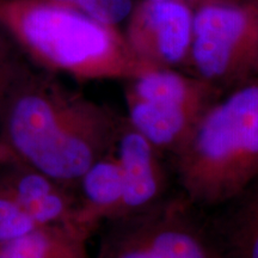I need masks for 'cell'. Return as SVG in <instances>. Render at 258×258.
<instances>
[{
    "mask_svg": "<svg viewBox=\"0 0 258 258\" xmlns=\"http://www.w3.org/2000/svg\"><path fill=\"white\" fill-rule=\"evenodd\" d=\"M186 64L220 90L258 78V2H211L194 10Z\"/></svg>",
    "mask_w": 258,
    "mask_h": 258,
    "instance_id": "5b68a950",
    "label": "cell"
},
{
    "mask_svg": "<svg viewBox=\"0 0 258 258\" xmlns=\"http://www.w3.org/2000/svg\"><path fill=\"white\" fill-rule=\"evenodd\" d=\"M217 2H224V3H253V2H258V0H217Z\"/></svg>",
    "mask_w": 258,
    "mask_h": 258,
    "instance_id": "e0dca14e",
    "label": "cell"
},
{
    "mask_svg": "<svg viewBox=\"0 0 258 258\" xmlns=\"http://www.w3.org/2000/svg\"><path fill=\"white\" fill-rule=\"evenodd\" d=\"M40 227L30 214L8 192L0 189V246Z\"/></svg>",
    "mask_w": 258,
    "mask_h": 258,
    "instance_id": "5bb4252c",
    "label": "cell"
},
{
    "mask_svg": "<svg viewBox=\"0 0 258 258\" xmlns=\"http://www.w3.org/2000/svg\"><path fill=\"white\" fill-rule=\"evenodd\" d=\"M208 224L221 230L246 251L247 258H258V176L235 198L213 209Z\"/></svg>",
    "mask_w": 258,
    "mask_h": 258,
    "instance_id": "7c38bea8",
    "label": "cell"
},
{
    "mask_svg": "<svg viewBox=\"0 0 258 258\" xmlns=\"http://www.w3.org/2000/svg\"><path fill=\"white\" fill-rule=\"evenodd\" d=\"M78 225L90 235L98 225L120 217L123 184L112 150L93 163L76 185Z\"/></svg>",
    "mask_w": 258,
    "mask_h": 258,
    "instance_id": "30bf717a",
    "label": "cell"
},
{
    "mask_svg": "<svg viewBox=\"0 0 258 258\" xmlns=\"http://www.w3.org/2000/svg\"><path fill=\"white\" fill-rule=\"evenodd\" d=\"M95 19L117 28L127 21L134 8L133 0H53Z\"/></svg>",
    "mask_w": 258,
    "mask_h": 258,
    "instance_id": "9a60e30c",
    "label": "cell"
},
{
    "mask_svg": "<svg viewBox=\"0 0 258 258\" xmlns=\"http://www.w3.org/2000/svg\"><path fill=\"white\" fill-rule=\"evenodd\" d=\"M179 2L185 3V4H188L192 10H195V9L198 8V6H200V5L206 4V3L217 2V0H179Z\"/></svg>",
    "mask_w": 258,
    "mask_h": 258,
    "instance_id": "2e32d148",
    "label": "cell"
},
{
    "mask_svg": "<svg viewBox=\"0 0 258 258\" xmlns=\"http://www.w3.org/2000/svg\"><path fill=\"white\" fill-rule=\"evenodd\" d=\"M85 232L73 226H41L0 246V258H85Z\"/></svg>",
    "mask_w": 258,
    "mask_h": 258,
    "instance_id": "8fae6325",
    "label": "cell"
},
{
    "mask_svg": "<svg viewBox=\"0 0 258 258\" xmlns=\"http://www.w3.org/2000/svg\"><path fill=\"white\" fill-rule=\"evenodd\" d=\"M194 10L179 0H144L127 18L129 47L154 69L186 64L192 34Z\"/></svg>",
    "mask_w": 258,
    "mask_h": 258,
    "instance_id": "52a82bcc",
    "label": "cell"
},
{
    "mask_svg": "<svg viewBox=\"0 0 258 258\" xmlns=\"http://www.w3.org/2000/svg\"><path fill=\"white\" fill-rule=\"evenodd\" d=\"M127 82L128 123L170 156L221 96V90L211 83L173 69L154 70Z\"/></svg>",
    "mask_w": 258,
    "mask_h": 258,
    "instance_id": "277c9868",
    "label": "cell"
},
{
    "mask_svg": "<svg viewBox=\"0 0 258 258\" xmlns=\"http://www.w3.org/2000/svg\"><path fill=\"white\" fill-rule=\"evenodd\" d=\"M0 27L41 71L79 82L131 80L157 69L118 28L53 0H0Z\"/></svg>",
    "mask_w": 258,
    "mask_h": 258,
    "instance_id": "7a4b0ae2",
    "label": "cell"
},
{
    "mask_svg": "<svg viewBox=\"0 0 258 258\" xmlns=\"http://www.w3.org/2000/svg\"><path fill=\"white\" fill-rule=\"evenodd\" d=\"M201 209L184 196H167L150 208L106 222L115 258H208Z\"/></svg>",
    "mask_w": 258,
    "mask_h": 258,
    "instance_id": "8992f818",
    "label": "cell"
},
{
    "mask_svg": "<svg viewBox=\"0 0 258 258\" xmlns=\"http://www.w3.org/2000/svg\"><path fill=\"white\" fill-rule=\"evenodd\" d=\"M27 67L23 54L0 27V125L12 92Z\"/></svg>",
    "mask_w": 258,
    "mask_h": 258,
    "instance_id": "4fadbf2b",
    "label": "cell"
},
{
    "mask_svg": "<svg viewBox=\"0 0 258 258\" xmlns=\"http://www.w3.org/2000/svg\"><path fill=\"white\" fill-rule=\"evenodd\" d=\"M171 157L179 194L201 211L246 188L258 176V78L219 97Z\"/></svg>",
    "mask_w": 258,
    "mask_h": 258,
    "instance_id": "3957f363",
    "label": "cell"
},
{
    "mask_svg": "<svg viewBox=\"0 0 258 258\" xmlns=\"http://www.w3.org/2000/svg\"><path fill=\"white\" fill-rule=\"evenodd\" d=\"M0 189L15 199L40 227L66 225L83 231L78 225L76 189L40 171L0 160Z\"/></svg>",
    "mask_w": 258,
    "mask_h": 258,
    "instance_id": "9c48e42d",
    "label": "cell"
},
{
    "mask_svg": "<svg viewBox=\"0 0 258 258\" xmlns=\"http://www.w3.org/2000/svg\"><path fill=\"white\" fill-rule=\"evenodd\" d=\"M123 184L121 214H135L169 196L170 175L165 154L123 118L112 148ZM117 218V219H118Z\"/></svg>",
    "mask_w": 258,
    "mask_h": 258,
    "instance_id": "ba28073f",
    "label": "cell"
},
{
    "mask_svg": "<svg viewBox=\"0 0 258 258\" xmlns=\"http://www.w3.org/2000/svg\"><path fill=\"white\" fill-rule=\"evenodd\" d=\"M123 118L66 88L54 74L28 66L0 125V160L76 189L84 172L114 148Z\"/></svg>",
    "mask_w": 258,
    "mask_h": 258,
    "instance_id": "6da1fadb",
    "label": "cell"
}]
</instances>
